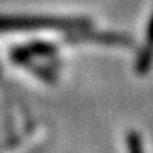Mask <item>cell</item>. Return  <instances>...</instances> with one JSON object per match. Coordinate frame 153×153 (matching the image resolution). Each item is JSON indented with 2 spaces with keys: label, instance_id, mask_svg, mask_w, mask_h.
I'll list each match as a JSON object with an SVG mask.
<instances>
[{
  "label": "cell",
  "instance_id": "cell-2",
  "mask_svg": "<svg viewBox=\"0 0 153 153\" xmlns=\"http://www.w3.org/2000/svg\"><path fill=\"white\" fill-rule=\"evenodd\" d=\"M129 147H130V153H142V150H140V140H138L137 134H130V135H129Z\"/></svg>",
  "mask_w": 153,
  "mask_h": 153
},
{
  "label": "cell",
  "instance_id": "cell-3",
  "mask_svg": "<svg viewBox=\"0 0 153 153\" xmlns=\"http://www.w3.org/2000/svg\"><path fill=\"white\" fill-rule=\"evenodd\" d=\"M147 46L153 47V15L150 18V25H148V31H147Z\"/></svg>",
  "mask_w": 153,
  "mask_h": 153
},
{
  "label": "cell",
  "instance_id": "cell-1",
  "mask_svg": "<svg viewBox=\"0 0 153 153\" xmlns=\"http://www.w3.org/2000/svg\"><path fill=\"white\" fill-rule=\"evenodd\" d=\"M152 64H153V47L145 46L143 49H142V52L138 54L137 72L138 74H147V72L152 68Z\"/></svg>",
  "mask_w": 153,
  "mask_h": 153
}]
</instances>
